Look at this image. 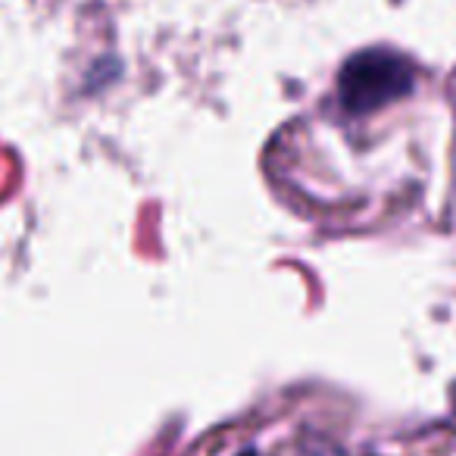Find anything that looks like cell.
Returning a JSON list of instances; mask_svg holds the SVG:
<instances>
[{"label": "cell", "instance_id": "obj_1", "mask_svg": "<svg viewBox=\"0 0 456 456\" xmlns=\"http://www.w3.org/2000/svg\"><path fill=\"white\" fill-rule=\"evenodd\" d=\"M416 69L406 57L385 47H372L344 63L338 76V97L347 113H372L387 103L400 101L412 91Z\"/></svg>", "mask_w": 456, "mask_h": 456}]
</instances>
